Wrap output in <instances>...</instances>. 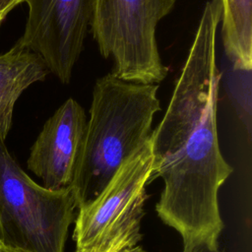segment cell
Here are the masks:
<instances>
[{"instance_id":"6da1fadb","label":"cell","mask_w":252,"mask_h":252,"mask_svg":"<svg viewBox=\"0 0 252 252\" xmlns=\"http://www.w3.org/2000/svg\"><path fill=\"white\" fill-rule=\"evenodd\" d=\"M220 19V0H209L165 113L150 137L151 182L163 183L156 211L180 235L182 252L218 246L223 228L219 191L232 167L221 155L217 126Z\"/></svg>"},{"instance_id":"7a4b0ae2","label":"cell","mask_w":252,"mask_h":252,"mask_svg":"<svg viewBox=\"0 0 252 252\" xmlns=\"http://www.w3.org/2000/svg\"><path fill=\"white\" fill-rule=\"evenodd\" d=\"M158 91V84L125 81L112 72L95 81L69 184L76 209L95 198L149 140L155 114L160 110Z\"/></svg>"},{"instance_id":"3957f363","label":"cell","mask_w":252,"mask_h":252,"mask_svg":"<svg viewBox=\"0 0 252 252\" xmlns=\"http://www.w3.org/2000/svg\"><path fill=\"white\" fill-rule=\"evenodd\" d=\"M76 210L69 187L48 189L20 166L0 139V242L22 252H64Z\"/></svg>"},{"instance_id":"277c9868","label":"cell","mask_w":252,"mask_h":252,"mask_svg":"<svg viewBox=\"0 0 252 252\" xmlns=\"http://www.w3.org/2000/svg\"><path fill=\"white\" fill-rule=\"evenodd\" d=\"M175 0H93L90 30L112 73L137 83L159 84L167 76L157 41L160 20Z\"/></svg>"},{"instance_id":"5b68a950","label":"cell","mask_w":252,"mask_h":252,"mask_svg":"<svg viewBox=\"0 0 252 252\" xmlns=\"http://www.w3.org/2000/svg\"><path fill=\"white\" fill-rule=\"evenodd\" d=\"M28 18L18 42L37 53L49 73L68 84L90 30L93 0H25Z\"/></svg>"},{"instance_id":"8992f818","label":"cell","mask_w":252,"mask_h":252,"mask_svg":"<svg viewBox=\"0 0 252 252\" xmlns=\"http://www.w3.org/2000/svg\"><path fill=\"white\" fill-rule=\"evenodd\" d=\"M152 170L149 138L121 164L98 195L78 209L73 232L76 248L89 245L123 218L144 210Z\"/></svg>"},{"instance_id":"52a82bcc","label":"cell","mask_w":252,"mask_h":252,"mask_svg":"<svg viewBox=\"0 0 252 252\" xmlns=\"http://www.w3.org/2000/svg\"><path fill=\"white\" fill-rule=\"evenodd\" d=\"M87 116L73 97L65 100L46 120L32 144L28 168L48 189L69 187L83 140Z\"/></svg>"},{"instance_id":"ba28073f","label":"cell","mask_w":252,"mask_h":252,"mask_svg":"<svg viewBox=\"0 0 252 252\" xmlns=\"http://www.w3.org/2000/svg\"><path fill=\"white\" fill-rule=\"evenodd\" d=\"M49 71L42 58L18 41L0 54V139L12 127L15 103L31 85L44 81Z\"/></svg>"},{"instance_id":"9c48e42d","label":"cell","mask_w":252,"mask_h":252,"mask_svg":"<svg viewBox=\"0 0 252 252\" xmlns=\"http://www.w3.org/2000/svg\"><path fill=\"white\" fill-rule=\"evenodd\" d=\"M143 216L144 210L128 215L89 245L76 248L75 252H130L142 239Z\"/></svg>"},{"instance_id":"30bf717a","label":"cell","mask_w":252,"mask_h":252,"mask_svg":"<svg viewBox=\"0 0 252 252\" xmlns=\"http://www.w3.org/2000/svg\"><path fill=\"white\" fill-rule=\"evenodd\" d=\"M221 25L230 31H243L252 24V0H220Z\"/></svg>"},{"instance_id":"8fae6325","label":"cell","mask_w":252,"mask_h":252,"mask_svg":"<svg viewBox=\"0 0 252 252\" xmlns=\"http://www.w3.org/2000/svg\"><path fill=\"white\" fill-rule=\"evenodd\" d=\"M233 98L236 100L237 111L242 120L248 137L251 136V71L233 70Z\"/></svg>"},{"instance_id":"7c38bea8","label":"cell","mask_w":252,"mask_h":252,"mask_svg":"<svg viewBox=\"0 0 252 252\" xmlns=\"http://www.w3.org/2000/svg\"><path fill=\"white\" fill-rule=\"evenodd\" d=\"M25 0H0V23L5 20L7 15Z\"/></svg>"},{"instance_id":"4fadbf2b","label":"cell","mask_w":252,"mask_h":252,"mask_svg":"<svg viewBox=\"0 0 252 252\" xmlns=\"http://www.w3.org/2000/svg\"><path fill=\"white\" fill-rule=\"evenodd\" d=\"M189 252H220L217 249H213V248H209V247H205V246H200V247H197Z\"/></svg>"},{"instance_id":"5bb4252c","label":"cell","mask_w":252,"mask_h":252,"mask_svg":"<svg viewBox=\"0 0 252 252\" xmlns=\"http://www.w3.org/2000/svg\"><path fill=\"white\" fill-rule=\"evenodd\" d=\"M0 252H22V251H18V250L8 248V247L4 246L2 243H0Z\"/></svg>"},{"instance_id":"9a60e30c","label":"cell","mask_w":252,"mask_h":252,"mask_svg":"<svg viewBox=\"0 0 252 252\" xmlns=\"http://www.w3.org/2000/svg\"><path fill=\"white\" fill-rule=\"evenodd\" d=\"M130 252H145V250L142 248V246L137 245V246H135Z\"/></svg>"},{"instance_id":"2e32d148","label":"cell","mask_w":252,"mask_h":252,"mask_svg":"<svg viewBox=\"0 0 252 252\" xmlns=\"http://www.w3.org/2000/svg\"><path fill=\"white\" fill-rule=\"evenodd\" d=\"M0 243H1V242H0Z\"/></svg>"}]
</instances>
